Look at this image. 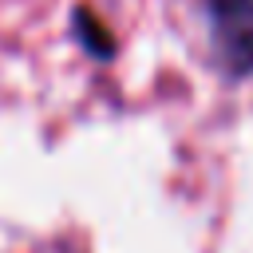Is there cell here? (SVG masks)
Segmentation results:
<instances>
[{
  "label": "cell",
  "instance_id": "6da1fadb",
  "mask_svg": "<svg viewBox=\"0 0 253 253\" xmlns=\"http://www.w3.org/2000/svg\"><path fill=\"white\" fill-rule=\"evenodd\" d=\"M213 43L229 71H253V0H206Z\"/></svg>",
  "mask_w": 253,
  "mask_h": 253
},
{
  "label": "cell",
  "instance_id": "7a4b0ae2",
  "mask_svg": "<svg viewBox=\"0 0 253 253\" xmlns=\"http://www.w3.org/2000/svg\"><path fill=\"white\" fill-rule=\"evenodd\" d=\"M75 28H79V36H83V43L95 51V55H111L115 51V43H111V36H107V28L91 16V12H75Z\"/></svg>",
  "mask_w": 253,
  "mask_h": 253
}]
</instances>
